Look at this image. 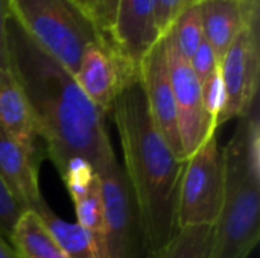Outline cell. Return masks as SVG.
<instances>
[{"label": "cell", "instance_id": "obj_1", "mask_svg": "<svg viewBox=\"0 0 260 258\" xmlns=\"http://www.w3.org/2000/svg\"><path fill=\"white\" fill-rule=\"evenodd\" d=\"M8 67L21 85L46 155L61 176L81 158L96 170L114 155L105 116L91 103L61 62L49 55L9 12L5 24Z\"/></svg>", "mask_w": 260, "mask_h": 258}, {"label": "cell", "instance_id": "obj_2", "mask_svg": "<svg viewBox=\"0 0 260 258\" xmlns=\"http://www.w3.org/2000/svg\"><path fill=\"white\" fill-rule=\"evenodd\" d=\"M108 116L119 134L122 170L137 208L146 254H151L177 233V195L184 161L149 116L139 78L122 87Z\"/></svg>", "mask_w": 260, "mask_h": 258}, {"label": "cell", "instance_id": "obj_3", "mask_svg": "<svg viewBox=\"0 0 260 258\" xmlns=\"http://www.w3.org/2000/svg\"><path fill=\"white\" fill-rule=\"evenodd\" d=\"M224 195L210 258H248L260 239V123L257 100L221 151Z\"/></svg>", "mask_w": 260, "mask_h": 258}, {"label": "cell", "instance_id": "obj_4", "mask_svg": "<svg viewBox=\"0 0 260 258\" xmlns=\"http://www.w3.org/2000/svg\"><path fill=\"white\" fill-rule=\"evenodd\" d=\"M24 30L70 73H76L84 49L102 32L79 0H9Z\"/></svg>", "mask_w": 260, "mask_h": 258}, {"label": "cell", "instance_id": "obj_5", "mask_svg": "<svg viewBox=\"0 0 260 258\" xmlns=\"http://www.w3.org/2000/svg\"><path fill=\"white\" fill-rule=\"evenodd\" d=\"M224 195V164L216 134L184 160L177 195V230L215 225Z\"/></svg>", "mask_w": 260, "mask_h": 258}, {"label": "cell", "instance_id": "obj_6", "mask_svg": "<svg viewBox=\"0 0 260 258\" xmlns=\"http://www.w3.org/2000/svg\"><path fill=\"white\" fill-rule=\"evenodd\" d=\"M96 173L104 207L101 258H145L146 248L137 208L116 154Z\"/></svg>", "mask_w": 260, "mask_h": 258}, {"label": "cell", "instance_id": "obj_7", "mask_svg": "<svg viewBox=\"0 0 260 258\" xmlns=\"http://www.w3.org/2000/svg\"><path fill=\"white\" fill-rule=\"evenodd\" d=\"M225 102L218 126L250 113L259 91V21L247 24L219 62Z\"/></svg>", "mask_w": 260, "mask_h": 258}, {"label": "cell", "instance_id": "obj_8", "mask_svg": "<svg viewBox=\"0 0 260 258\" xmlns=\"http://www.w3.org/2000/svg\"><path fill=\"white\" fill-rule=\"evenodd\" d=\"M163 40L177 105L180 140L186 160L203 144L207 137L216 134V128L204 109L201 84L195 76L189 59L180 53L171 32L163 35Z\"/></svg>", "mask_w": 260, "mask_h": 258}, {"label": "cell", "instance_id": "obj_9", "mask_svg": "<svg viewBox=\"0 0 260 258\" xmlns=\"http://www.w3.org/2000/svg\"><path fill=\"white\" fill-rule=\"evenodd\" d=\"M73 76L84 94L107 117L122 87L139 78V73L125 65L111 43L102 35L84 49Z\"/></svg>", "mask_w": 260, "mask_h": 258}, {"label": "cell", "instance_id": "obj_10", "mask_svg": "<svg viewBox=\"0 0 260 258\" xmlns=\"http://www.w3.org/2000/svg\"><path fill=\"white\" fill-rule=\"evenodd\" d=\"M139 81L142 84L149 116L152 117L157 129L161 132L175 155L184 161L175 96L171 84L163 36L143 56L139 65Z\"/></svg>", "mask_w": 260, "mask_h": 258}, {"label": "cell", "instance_id": "obj_11", "mask_svg": "<svg viewBox=\"0 0 260 258\" xmlns=\"http://www.w3.org/2000/svg\"><path fill=\"white\" fill-rule=\"evenodd\" d=\"M107 40L125 65L139 73L143 56L160 40L154 0H117L113 27Z\"/></svg>", "mask_w": 260, "mask_h": 258}, {"label": "cell", "instance_id": "obj_12", "mask_svg": "<svg viewBox=\"0 0 260 258\" xmlns=\"http://www.w3.org/2000/svg\"><path fill=\"white\" fill-rule=\"evenodd\" d=\"M37 154L0 128V178L23 211L37 213L46 205L40 190Z\"/></svg>", "mask_w": 260, "mask_h": 258}, {"label": "cell", "instance_id": "obj_13", "mask_svg": "<svg viewBox=\"0 0 260 258\" xmlns=\"http://www.w3.org/2000/svg\"><path fill=\"white\" fill-rule=\"evenodd\" d=\"M201 9L204 38L219 62L238 33L247 24L259 21L260 8L248 5L247 0H207Z\"/></svg>", "mask_w": 260, "mask_h": 258}, {"label": "cell", "instance_id": "obj_14", "mask_svg": "<svg viewBox=\"0 0 260 258\" xmlns=\"http://www.w3.org/2000/svg\"><path fill=\"white\" fill-rule=\"evenodd\" d=\"M0 128L26 149L37 152L40 138L30 103L9 70L0 68Z\"/></svg>", "mask_w": 260, "mask_h": 258}, {"label": "cell", "instance_id": "obj_15", "mask_svg": "<svg viewBox=\"0 0 260 258\" xmlns=\"http://www.w3.org/2000/svg\"><path fill=\"white\" fill-rule=\"evenodd\" d=\"M8 242L17 258H69L34 211L21 213Z\"/></svg>", "mask_w": 260, "mask_h": 258}, {"label": "cell", "instance_id": "obj_16", "mask_svg": "<svg viewBox=\"0 0 260 258\" xmlns=\"http://www.w3.org/2000/svg\"><path fill=\"white\" fill-rule=\"evenodd\" d=\"M52 237L69 258H101L94 237L76 222H67L56 216L46 204L37 211Z\"/></svg>", "mask_w": 260, "mask_h": 258}, {"label": "cell", "instance_id": "obj_17", "mask_svg": "<svg viewBox=\"0 0 260 258\" xmlns=\"http://www.w3.org/2000/svg\"><path fill=\"white\" fill-rule=\"evenodd\" d=\"M215 225H195L177 230L174 237L158 251L145 258H210Z\"/></svg>", "mask_w": 260, "mask_h": 258}, {"label": "cell", "instance_id": "obj_18", "mask_svg": "<svg viewBox=\"0 0 260 258\" xmlns=\"http://www.w3.org/2000/svg\"><path fill=\"white\" fill-rule=\"evenodd\" d=\"M201 5H193L184 9L174 21L171 27V35L178 47L180 53L190 59L201 41L204 40L203 30V9Z\"/></svg>", "mask_w": 260, "mask_h": 258}, {"label": "cell", "instance_id": "obj_19", "mask_svg": "<svg viewBox=\"0 0 260 258\" xmlns=\"http://www.w3.org/2000/svg\"><path fill=\"white\" fill-rule=\"evenodd\" d=\"M72 202L75 205L76 224H79L94 237L96 245L99 248V254H101L102 236H104V207H102L99 178L94 187H91L85 195L79 196L78 199Z\"/></svg>", "mask_w": 260, "mask_h": 258}, {"label": "cell", "instance_id": "obj_20", "mask_svg": "<svg viewBox=\"0 0 260 258\" xmlns=\"http://www.w3.org/2000/svg\"><path fill=\"white\" fill-rule=\"evenodd\" d=\"M201 93H203V103L204 109L218 129V122L224 109V102H225V93H224V85H222V78H221V70L219 65L215 68V71L201 84Z\"/></svg>", "mask_w": 260, "mask_h": 258}, {"label": "cell", "instance_id": "obj_21", "mask_svg": "<svg viewBox=\"0 0 260 258\" xmlns=\"http://www.w3.org/2000/svg\"><path fill=\"white\" fill-rule=\"evenodd\" d=\"M207 0H154L155 3V27L157 32L160 35V38L163 35H166L175 18L189 6L193 5H200L204 3Z\"/></svg>", "mask_w": 260, "mask_h": 258}, {"label": "cell", "instance_id": "obj_22", "mask_svg": "<svg viewBox=\"0 0 260 258\" xmlns=\"http://www.w3.org/2000/svg\"><path fill=\"white\" fill-rule=\"evenodd\" d=\"M23 208L14 199L8 187L0 178V234L8 240L18 217L21 216Z\"/></svg>", "mask_w": 260, "mask_h": 258}, {"label": "cell", "instance_id": "obj_23", "mask_svg": "<svg viewBox=\"0 0 260 258\" xmlns=\"http://www.w3.org/2000/svg\"><path fill=\"white\" fill-rule=\"evenodd\" d=\"M189 62H190V67H192L195 76L198 78L200 84H203L219 65V61H218L213 49L206 38L201 41V44L198 46V49L195 50V53L192 55Z\"/></svg>", "mask_w": 260, "mask_h": 258}, {"label": "cell", "instance_id": "obj_24", "mask_svg": "<svg viewBox=\"0 0 260 258\" xmlns=\"http://www.w3.org/2000/svg\"><path fill=\"white\" fill-rule=\"evenodd\" d=\"M117 0H85V8L98 24L102 35L107 38L114 21Z\"/></svg>", "mask_w": 260, "mask_h": 258}, {"label": "cell", "instance_id": "obj_25", "mask_svg": "<svg viewBox=\"0 0 260 258\" xmlns=\"http://www.w3.org/2000/svg\"><path fill=\"white\" fill-rule=\"evenodd\" d=\"M11 12L9 0H0V68L8 67V53H6V41H5V24L6 18Z\"/></svg>", "mask_w": 260, "mask_h": 258}, {"label": "cell", "instance_id": "obj_26", "mask_svg": "<svg viewBox=\"0 0 260 258\" xmlns=\"http://www.w3.org/2000/svg\"><path fill=\"white\" fill-rule=\"evenodd\" d=\"M0 258H17L9 242L0 234Z\"/></svg>", "mask_w": 260, "mask_h": 258}, {"label": "cell", "instance_id": "obj_27", "mask_svg": "<svg viewBox=\"0 0 260 258\" xmlns=\"http://www.w3.org/2000/svg\"><path fill=\"white\" fill-rule=\"evenodd\" d=\"M247 2H248V5H251L254 8H260V0H247Z\"/></svg>", "mask_w": 260, "mask_h": 258}, {"label": "cell", "instance_id": "obj_28", "mask_svg": "<svg viewBox=\"0 0 260 258\" xmlns=\"http://www.w3.org/2000/svg\"><path fill=\"white\" fill-rule=\"evenodd\" d=\"M79 2H81V3H82L84 6H85V0H79Z\"/></svg>", "mask_w": 260, "mask_h": 258}]
</instances>
